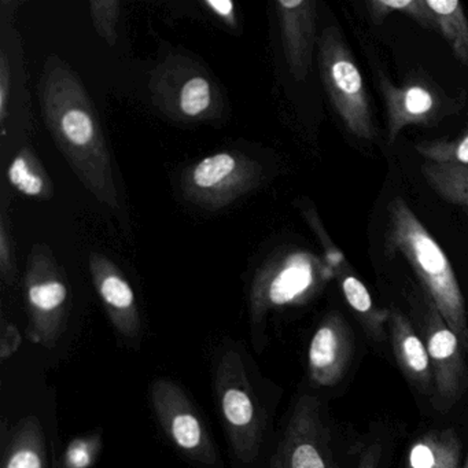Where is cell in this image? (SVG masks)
<instances>
[{
	"mask_svg": "<svg viewBox=\"0 0 468 468\" xmlns=\"http://www.w3.org/2000/svg\"><path fill=\"white\" fill-rule=\"evenodd\" d=\"M120 7L122 5L117 0H95L90 4L92 23L98 35L111 46L116 45Z\"/></svg>",
	"mask_w": 468,
	"mask_h": 468,
	"instance_id": "cell-26",
	"label": "cell"
},
{
	"mask_svg": "<svg viewBox=\"0 0 468 468\" xmlns=\"http://www.w3.org/2000/svg\"><path fill=\"white\" fill-rule=\"evenodd\" d=\"M275 6L287 67L295 80L303 81L311 73L316 45V2L279 0Z\"/></svg>",
	"mask_w": 468,
	"mask_h": 468,
	"instance_id": "cell-14",
	"label": "cell"
},
{
	"mask_svg": "<svg viewBox=\"0 0 468 468\" xmlns=\"http://www.w3.org/2000/svg\"><path fill=\"white\" fill-rule=\"evenodd\" d=\"M270 468H338L316 397L303 394L295 402Z\"/></svg>",
	"mask_w": 468,
	"mask_h": 468,
	"instance_id": "cell-10",
	"label": "cell"
},
{
	"mask_svg": "<svg viewBox=\"0 0 468 468\" xmlns=\"http://www.w3.org/2000/svg\"><path fill=\"white\" fill-rule=\"evenodd\" d=\"M150 393L155 416L169 441L193 462L216 467L215 443L186 391L174 380L161 378L153 382Z\"/></svg>",
	"mask_w": 468,
	"mask_h": 468,
	"instance_id": "cell-9",
	"label": "cell"
},
{
	"mask_svg": "<svg viewBox=\"0 0 468 468\" xmlns=\"http://www.w3.org/2000/svg\"><path fill=\"white\" fill-rule=\"evenodd\" d=\"M0 334H2L0 335V360L6 361L17 352L21 342H23V336L13 323L6 322L5 319L2 320Z\"/></svg>",
	"mask_w": 468,
	"mask_h": 468,
	"instance_id": "cell-29",
	"label": "cell"
},
{
	"mask_svg": "<svg viewBox=\"0 0 468 468\" xmlns=\"http://www.w3.org/2000/svg\"><path fill=\"white\" fill-rule=\"evenodd\" d=\"M319 69L325 92L345 128L356 138L372 141L377 130L366 83L336 27H328L320 37Z\"/></svg>",
	"mask_w": 468,
	"mask_h": 468,
	"instance_id": "cell-5",
	"label": "cell"
},
{
	"mask_svg": "<svg viewBox=\"0 0 468 468\" xmlns=\"http://www.w3.org/2000/svg\"><path fill=\"white\" fill-rule=\"evenodd\" d=\"M10 64L7 54L2 51L0 54V128H2V135L6 133L7 112H9L10 87Z\"/></svg>",
	"mask_w": 468,
	"mask_h": 468,
	"instance_id": "cell-28",
	"label": "cell"
},
{
	"mask_svg": "<svg viewBox=\"0 0 468 468\" xmlns=\"http://www.w3.org/2000/svg\"><path fill=\"white\" fill-rule=\"evenodd\" d=\"M7 179L18 193L29 198L50 199L53 197L54 188L48 172L29 149L20 150L16 155L7 169Z\"/></svg>",
	"mask_w": 468,
	"mask_h": 468,
	"instance_id": "cell-22",
	"label": "cell"
},
{
	"mask_svg": "<svg viewBox=\"0 0 468 468\" xmlns=\"http://www.w3.org/2000/svg\"><path fill=\"white\" fill-rule=\"evenodd\" d=\"M420 171L437 196L468 212V166L424 161Z\"/></svg>",
	"mask_w": 468,
	"mask_h": 468,
	"instance_id": "cell-21",
	"label": "cell"
},
{
	"mask_svg": "<svg viewBox=\"0 0 468 468\" xmlns=\"http://www.w3.org/2000/svg\"><path fill=\"white\" fill-rule=\"evenodd\" d=\"M372 23L380 26L383 21L394 13L404 15L405 17L418 23L426 29L435 31L431 13L427 7L426 0H371L367 4Z\"/></svg>",
	"mask_w": 468,
	"mask_h": 468,
	"instance_id": "cell-23",
	"label": "cell"
},
{
	"mask_svg": "<svg viewBox=\"0 0 468 468\" xmlns=\"http://www.w3.org/2000/svg\"><path fill=\"white\" fill-rule=\"evenodd\" d=\"M379 89L388 117V142L393 144L410 125H431L445 114L441 92L423 79H410L401 86L379 79Z\"/></svg>",
	"mask_w": 468,
	"mask_h": 468,
	"instance_id": "cell-12",
	"label": "cell"
},
{
	"mask_svg": "<svg viewBox=\"0 0 468 468\" xmlns=\"http://www.w3.org/2000/svg\"><path fill=\"white\" fill-rule=\"evenodd\" d=\"M388 331L394 357L408 382L423 396L434 394V378L426 344L399 309H390Z\"/></svg>",
	"mask_w": 468,
	"mask_h": 468,
	"instance_id": "cell-16",
	"label": "cell"
},
{
	"mask_svg": "<svg viewBox=\"0 0 468 468\" xmlns=\"http://www.w3.org/2000/svg\"><path fill=\"white\" fill-rule=\"evenodd\" d=\"M89 265L95 290L117 333L124 338H138L141 334V314L133 287L122 271L101 253L90 254Z\"/></svg>",
	"mask_w": 468,
	"mask_h": 468,
	"instance_id": "cell-15",
	"label": "cell"
},
{
	"mask_svg": "<svg viewBox=\"0 0 468 468\" xmlns=\"http://www.w3.org/2000/svg\"><path fill=\"white\" fill-rule=\"evenodd\" d=\"M102 448V435L101 432L83 435L75 438L68 443L62 454V468H91L100 456Z\"/></svg>",
	"mask_w": 468,
	"mask_h": 468,
	"instance_id": "cell-25",
	"label": "cell"
},
{
	"mask_svg": "<svg viewBox=\"0 0 468 468\" xmlns=\"http://www.w3.org/2000/svg\"><path fill=\"white\" fill-rule=\"evenodd\" d=\"M415 150L424 161L468 166V127L456 138L418 142Z\"/></svg>",
	"mask_w": 468,
	"mask_h": 468,
	"instance_id": "cell-24",
	"label": "cell"
},
{
	"mask_svg": "<svg viewBox=\"0 0 468 468\" xmlns=\"http://www.w3.org/2000/svg\"><path fill=\"white\" fill-rule=\"evenodd\" d=\"M2 468H48L45 431L37 416L18 421Z\"/></svg>",
	"mask_w": 468,
	"mask_h": 468,
	"instance_id": "cell-19",
	"label": "cell"
},
{
	"mask_svg": "<svg viewBox=\"0 0 468 468\" xmlns=\"http://www.w3.org/2000/svg\"><path fill=\"white\" fill-rule=\"evenodd\" d=\"M467 460H468V456H467Z\"/></svg>",
	"mask_w": 468,
	"mask_h": 468,
	"instance_id": "cell-33",
	"label": "cell"
},
{
	"mask_svg": "<svg viewBox=\"0 0 468 468\" xmlns=\"http://www.w3.org/2000/svg\"><path fill=\"white\" fill-rule=\"evenodd\" d=\"M462 442L454 430H434L416 438L408 449L405 468H460Z\"/></svg>",
	"mask_w": 468,
	"mask_h": 468,
	"instance_id": "cell-18",
	"label": "cell"
},
{
	"mask_svg": "<svg viewBox=\"0 0 468 468\" xmlns=\"http://www.w3.org/2000/svg\"><path fill=\"white\" fill-rule=\"evenodd\" d=\"M435 31L442 35L457 61L468 65V18L457 0H426Z\"/></svg>",
	"mask_w": 468,
	"mask_h": 468,
	"instance_id": "cell-20",
	"label": "cell"
},
{
	"mask_svg": "<svg viewBox=\"0 0 468 468\" xmlns=\"http://www.w3.org/2000/svg\"><path fill=\"white\" fill-rule=\"evenodd\" d=\"M43 119L59 152L84 187L112 210H120L119 191L97 112L79 76L51 57L40 80Z\"/></svg>",
	"mask_w": 468,
	"mask_h": 468,
	"instance_id": "cell-1",
	"label": "cell"
},
{
	"mask_svg": "<svg viewBox=\"0 0 468 468\" xmlns=\"http://www.w3.org/2000/svg\"><path fill=\"white\" fill-rule=\"evenodd\" d=\"M380 460H382V443L375 441L364 449L356 468H379Z\"/></svg>",
	"mask_w": 468,
	"mask_h": 468,
	"instance_id": "cell-30",
	"label": "cell"
},
{
	"mask_svg": "<svg viewBox=\"0 0 468 468\" xmlns=\"http://www.w3.org/2000/svg\"><path fill=\"white\" fill-rule=\"evenodd\" d=\"M215 390L232 453L240 465L249 467L261 449L265 416L237 350L227 349L218 358Z\"/></svg>",
	"mask_w": 468,
	"mask_h": 468,
	"instance_id": "cell-4",
	"label": "cell"
},
{
	"mask_svg": "<svg viewBox=\"0 0 468 468\" xmlns=\"http://www.w3.org/2000/svg\"><path fill=\"white\" fill-rule=\"evenodd\" d=\"M205 5L229 26H235V23H237V20H235V6L232 2H229V0H207Z\"/></svg>",
	"mask_w": 468,
	"mask_h": 468,
	"instance_id": "cell-31",
	"label": "cell"
},
{
	"mask_svg": "<svg viewBox=\"0 0 468 468\" xmlns=\"http://www.w3.org/2000/svg\"><path fill=\"white\" fill-rule=\"evenodd\" d=\"M0 275L6 286H13L16 275H17L12 224L7 218L6 205L5 204L2 207V215H0Z\"/></svg>",
	"mask_w": 468,
	"mask_h": 468,
	"instance_id": "cell-27",
	"label": "cell"
},
{
	"mask_svg": "<svg viewBox=\"0 0 468 468\" xmlns=\"http://www.w3.org/2000/svg\"><path fill=\"white\" fill-rule=\"evenodd\" d=\"M261 176L259 163L243 154L218 153L183 174L182 190L193 204L207 209H221L253 190Z\"/></svg>",
	"mask_w": 468,
	"mask_h": 468,
	"instance_id": "cell-8",
	"label": "cell"
},
{
	"mask_svg": "<svg viewBox=\"0 0 468 468\" xmlns=\"http://www.w3.org/2000/svg\"><path fill=\"white\" fill-rule=\"evenodd\" d=\"M463 468H468V460H465V464H464V467Z\"/></svg>",
	"mask_w": 468,
	"mask_h": 468,
	"instance_id": "cell-32",
	"label": "cell"
},
{
	"mask_svg": "<svg viewBox=\"0 0 468 468\" xmlns=\"http://www.w3.org/2000/svg\"><path fill=\"white\" fill-rule=\"evenodd\" d=\"M355 339L352 328L339 312L323 317L308 349V372L316 388L338 385L352 363Z\"/></svg>",
	"mask_w": 468,
	"mask_h": 468,
	"instance_id": "cell-13",
	"label": "cell"
},
{
	"mask_svg": "<svg viewBox=\"0 0 468 468\" xmlns=\"http://www.w3.org/2000/svg\"><path fill=\"white\" fill-rule=\"evenodd\" d=\"M324 257L335 272L336 281H338L347 305L357 317L358 323L366 331L367 335L377 344H385L388 339L390 309L379 308L375 305L371 292H368L360 278L355 275L352 268L347 264L346 257L339 249L331 251L328 256L325 254Z\"/></svg>",
	"mask_w": 468,
	"mask_h": 468,
	"instance_id": "cell-17",
	"label": "cell"
},
{
	"mask_svg": "<svg viewBox=\"0 0 468 468\" xmlns=\"http://www.w3.org/2000/svg\"><path fill=\"white\" fill-rule=\"evenodd\" d=\"M155 103L177 119L197 120L209 116L215 102L213 86L194 65L172 59L153 76Z\"/></svg>",
	"mask_w": 468,
	"mask_h": 468,
	"instance_id": "cell-11",
	"label": "cell"
},
{
	"mask_svg": "<svg viewBox=\"0 0 468 468\" xmlns=\"http://www.w3.org/2000/svg\"><path fill=\"white\" fill-rule=\"evenodd\" d=\"M26 292L28 338L51 349L67 330L70 294L67 278L48 248L37 246L29 254Z\"/></svg>",
	"mask_w": 468,
	"mask_h": 468,
	"instance_id": "cell-6",
	"label": "cell"
},
{
	"mask_svg": "<svg viewBox=\"0 0 468 468\" xmlns=\"http://www.w3.org/2000/svg\"><path fill=\"white\" fill-rule=\"evenodd\" d=\"M386 256H401L408 262L424 294L431 300L446 324L468 352V316L456 272L443 249L402 197L388 205Z\"/></svg>",
	"mask_w": 468,
	"mask_h": 468,
	"instance_id": "cell-2",
	"label": "cell"
},
{
	"mask_svg": "<svg viewBox=\"0 0 468 468\" xmlns=\"http://www.w3.org/2000/svg\"><path fill=\"white\" fill-rule=\"evenodd\" d=\"M412 300L413 311L420 324L431 363L435 407L440 410H448L462 399L468 388L465 350L424 292L423 295H413Z\"/></svg>",
	"mask_w": 468,
	"mask_h": 468,
	"instance_id": "cell-7",
	"label": "cell"
},
{
	"mask_svg": "<svg viewBox=\"0 0 468 468\" xmlns=\"http://www.w3.org/2000/svg\"><path fill=\"white\" fill-rule=\"evenodd\" d=\"M335 278L327 260L303 249L286 251L265 262L250 289L251 327H262L273 309L311 303Z\"/></svg>",
	"mask_w": 468,
	"mask_h": 468,
	"instance_id": "cell-3",
	"label": "cell"
}]
</instances>
